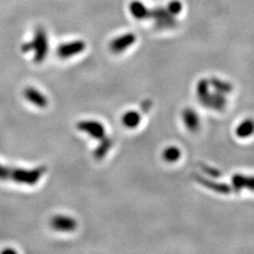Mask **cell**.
<instances>
[{
  "mask_svg": "<svg viewBox=\"0 0 254 254\" xmlns=\"http://www.w3.org/2000/svg\"><path fill=\"white\" fill-rule=\"evenodd\" d=\"M24 96L30 104L37 108L45 109L48 106V99L46 96L33 87H27L24 91Z\"/></svg>",
  "mask_w": 254,
  "mask_h": 254,
  "instance_id": "obj_10",
  "label": "cell"
},
{
  "mask_svg": "<svg viewBox=\"0 0 254 254\" xmlns=\"http://www.w3.org/2000/svg\"><path fill=\"white\" fill-rule=\"evenodd\" d=\"M140 122H141V116L137 111L135 110L127 111L122 117L123 125L128 129H135L139 126Z\"/></svg>",
  "mask_w": 254,
  "mask_h": 254,
  "instance_id": "obj_15",
  "label": "cell"
},
{
  "mask_svg": "<svg viewBox=\"0 0 254 254\" xmlns=\"http://www.w3.org/2000/svg\"><path fill=\"white\" fill-rule=\"evenodd\" d=\"M164 160L169 163H174L177 162L181 158V150L176 146H170L167 147L164 150L163 154Z\"/></svg>",
  "mask_w": 254,
  "mask_h": 254,
  "instance_id": "obj_17",
  "label": "cell"
},
{
  "mask_svg": "<svg viewBox=\"0 0 254 254\" xmlns=\"http://www.w3.org/2000/svg\"><path fill=\"white\" fill-rule=\"evenodd\" d=\"M254 134V121L253 119H247L241 122L236 127V135L240 138H247Z\"/></svg>",
  "mask_w": 254,
  "mask_h": 254,
  "instance_id": "obj_14",
  "label": "cell"
},
{
  "mask_svg": "<svg viewBox=\"0 0 254 254\" xmlns=\"http://www.w3.org/2000/svg\"><path fill=\"white\" fill-rule=\"evenodd\" d=\"M200 169H201V171H202L203 173L208 174L209 176L214 177V178H218V177L220 176V174H221V173H219L218 170H216L215 168L207 166V165H205V164H201V165H200Z\"/></svg>",
  "mask_w": 254,
  "mask_h": 254,
  "instance_id": "obj_21",
  "label": "cell"
},
{
  "mask_svg": "<svg viewBox=\"0 0 254 254\" xmlns=\"http://www.w3.org/2000/svg\"><path fill=\"white\" fill-rule=\"evenodd\" d=\"M152 108V102L150 100H146L144 102H142L141 104V109L144 111V112H148L150 109Z\"/></svg>",
  "mask_w": 254,
  "mask_h": 254,
  "instance_id": "obj_22",
  "label": "cell"
},
{
  "mask_svg": "<svg viewBox=\"0 0 254 254\" xmlns=\"http://www.w3.org/2000/svg\"><path fill=\"white\" fill-rule=\"evenodd\" d=\"M200 102L202 106L208 109H215L217 111H222L226 108L227 105V99L225 97V94L218 91H209L202 99H200Z\"/></svg>",
  "mask_w": 254,
  "mask_h": 254,
  "instance_id": "obj_5",
  "label": "cell"
},
{
  "mask_svg": "<svg viewBox=\"0 0 254 254\" xmlns=\"http://www.w3.org/2000/svg\"><path fill=\"white\" fill-rule=\"evenodd\" d=\"M113 145V141L110 137H104L101 139L100 143L99 145L96 147L95 151H94V157L97 159V160H102L103 158L106 157V155L108 154L109 152V150L111 149V147Z\"/></svg>",
  "mask_w": 254,
  "mask_h": 254,
  "instance_id": "obj_16",
  "label": "cell"
},
{
  "mask_svg": "<svg viewBox=\"0 0 254 254\" xmlns=\"http://www.w3.org/2000/svg\"><path fill=\"white\" fill-rule=\"evenodd\" d=\"M129 10L131 14L138 20L150 18V9L145 5L137 0H134L129 5Z\"/></svg>",
  "mask_w": 254,
  "mask_h": 254,
  "instance_id": "obj_13",
  "label": "cell"
},
{
  "mask_svg": "<svg viewBox=\"0 0 254 254\" xmlns=\"http://www.w3.org/2000/svg\"><path fill=\"white\" fill-rule=\"evenodd\" d=\"M48 38L46 36V31L43 27H39L35 32L33 40L28 42L22 46V52L28 53L34 51V63L41 64L46 60L48 54Z\"/></svg>",
  "mask_w": 254,
  "mask_h": 254,
  "instance_id": "obj_2",
  "label": "cell"
},
{
  "mask_svg": "<svg viewBox=\"0 0 254 254\" xmlns=\"http://www.w3.org/2000/svg\"><path fill=\"white\" fill-rule=\"evenodd\" d=\"M210 83L206 79H200V81L197 83V87H196V93H197V97L199 98V100L202 99L210 90Z\"/></svg>",
  "mask_w": 254,
  "mask_h": 254,
  "instance_id": "obj_19",
  "label": "cell"
},
{
  "mask_svg": "<svg viewBox=\"0 0 254 254\" xmlns=\"http://www.w3.org/2000/svg\"><path fill=\"white\" fill-rule=\"evenodd\" d=\"M46 172V166L35 169H23L15 167H8L0 164V181H10L20 185L34 186L41 180Z\"/></svg>",
  "mask_w": 254,
  "mask_h": 254,
  "instance_id": "obj_1",
  "label": "cell"
},
{
  "mask_svg": "<svg viewBox=\"0 0 254 254\" xmlns=\"http://www.w3.org/2000/svg\"><path fill=\"white\" fill-rule=\"evenodd\" d=\"M150 18L155 20V25L158 28H172L176 26V21L173 19L168 9L162 7L150 9Z\"/></svg>",
  "mask_w": 254,
  "mask_h": 254,
  "instance_id": "obj_4",
  "label": "cell"
},
{
  "mask_svg": "<svg viewBox=\"0 0 254 254\" xmlns=\"http://www.w3.org/2000/svg\"><path fill=\"white\" fill-rule=\"evenodd\" d=\"M232 184L236 192H239L241 190H248L254 192V175L250 176L236 173L232 177Z\"/></svg>",
  "mask_w": 254,
  "mask_h": 254,
  "instance_id": "obj_11",
  "label": "cell"
},
{
  "mask_svg": "<svg viewBox=\"0 0 254 254\" xmlns=\"http://www.w3.org/2000/svg\"><path fill=\"white\" fill-rule=\"evenodd\" d=\"M193 178L196 182H198L200 185L206 188L207 190L217 192L219 194H229L232 191L235 190L233 186H228L224 183H219V182L213 181L211 179H208L206 177H203L200 174H193Z\"/></svg>",
  "mask_w": 254,
  "mask_h": 254,
  "instance_id": "obj_6",
  "label": "cell"
},
{
  "mask_svg": "<svg viewBox=\"0 0 254 254\" xmlns=\"http://www.w3.org/2000/svg\"><path fill=\"white\" fill-rule=\"evenodd\" d=\"M182 118L185 126L190 131L196 132L199 130L200 125V117L194 109L190 108L184 109L182 113Z\"/></svg>",
  "mask_w": 254,
  "mask_h": 254,
  "instance_id": "obj_12",
  "label": "cell"
},
{
  "mask_svg": "<svg viewBox=\"0 0 254 254\" xmlns=\"http://www.w3.org/2000/svg\"><path fill=\"white\" fill-rule=\"evenodd\" d=\"M136 41V37L134 33H126L112 40L109 48L113 53L120 54L125 52L128 47L133 46Z\"/></svg>",
  "mask_w": 254,
  "mask_h": 254,
  "instance_id": "obj_9",
  "label": "cell"
},
{
  "mask_svg": "<svg viewBox=\"0 0 254 254\" xmlns=\"http://www.w3.org/2000/svg\"><path fill=\"white\" fill-rule=\"evenodd\" d=\"M86 49V43L83 41H73L65 43L58 48V55L61 59H68L75 55L80 54Z\"/></svg>",
  "mask_w": 254,
  "mask_h": 254,
  "instance_id": "obj_8",
  "label": "cell"
},
{
  "mask_svg": "<svg viewBox=\"0 0 254 254\" xmlns=\"http://www.w3.org/2000/svg\"><path fill=\"white\" fill-rule=\"evenodd\" d=\"M167 9L172 15L174 16V15H177L181 12L183 6H182V3L179 0H173L172 2L169 3Z\"/></svg>",
  "mask_w": 254,
  "mask_h": 254,
  "instance_id": "obj_20",
  "label": "cell"
},
{
  "mask_svg": "<svg viewBox=\"0 0 254 254\" xmlns=\"http://www.w3.org/2000/svg\"><path fill=\"white\" fill-rule=\"evenodd\" d=\"M50 225L55 231L62 233H71L77 227V223L74 218L64 215H57L53 217L50 220Z\"/></svg>",
  "mask_w": 254,
  "mask_h": 254,
  "instance_id": "obj_7",
  "label": "cell"
},
{
  "mask_svg": "<svg viewBox=\"0 0 254 254\" xmlns=\"http://www.w3.org/2000/svg\"><path fill=\"white\" fill-rule=\"evenodd\" d=\"M76 128L94 139L101 140L106 136V128L97 121H81L76 125Z\"/></svg>",
  "mask_w": 254,
  "mask_h": 254,
  "instance_id": "obj_3",
  "label": "cell"
},
{
  "mask_svg": "<svg viewBox=\"0 0 254 254\" xmlns=\"http://www.w3.org/2000/svg\"><path fill=\"white\" fill-rule=\"evenodd\" d=\"M209 83L215 89V91L221 92L223 94H227L233 91V85L230 82L221 80L217 77L211 78Z\"/></svg>",
  "mask_w": 254,
  "mask_h": 254,
  "instance_id": "obj_18",
  "label": "cell"
}]
</instances>
